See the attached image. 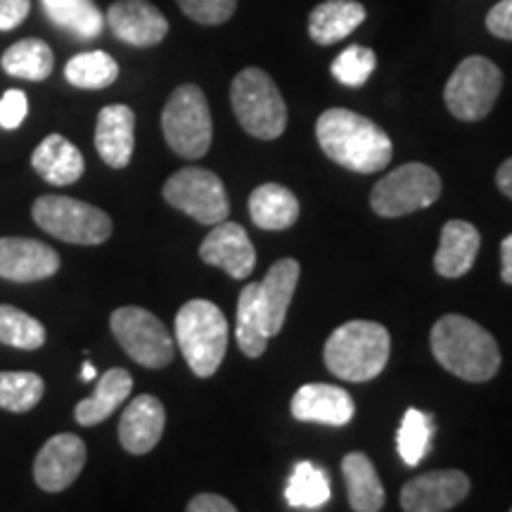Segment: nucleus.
Listing matches in <instances>:
<instances>
[{"label": "nucleus", "mask_w": 512, "mask_h": 512, "mask_svg": "<svg viewBox=\"0 0 512 512\" xmlns=\"http://www.w3.org/2000/svg\"><path fill=\"white\" fill-rule=\"evenodd\" d=\"M320 150L344 169L356 174H377L392 159V140L375 121L361 114L332 107L316 121Z\"/></svg>", "instance_id": "1"}, {"label": "nucleus", "mask_w": 512, "mask_h": 512, "mask_svg": "<svg viewBox=\"0 0 512 512\" xmlns=\"http://www.w3.org/2000/svg\"><path fill=\"white\" fill-rule=\"evenodd\" d=\"M430 344L439 366L465 382H489L501 368V349L491 332L458 313L434 323Z\"/></svg>", "instance_id": "2"}, {"label": "nucleus", "mask_w": 512, "mask_h": 512, "mask_svg": "<svg viewBox=\"0 0 512 512\" xmlns=\"http://www.w3.org/2000/svg\"><path fill=\"white\" fill-rule=\"evenodd\" d=\"M392 339L384 325L373 320H349L325 342V366L347 382H368L387 366Z\"/></svg>", "instance_id": "3"}, {"label": "nucleus", "mask_w": 512, "mask_h": 512, "mask_svg": "<svg viewBox=\"0 0 512 512\" xmlns=\"http://www.w3.org/2000/svg\"><path fill=\"white\" fill-rule=\"evenodd\" d=\"M178 349L197 377H211L228 351V320L214 302L192 299L176 313Z\"/></svg>", "instance_id": "4"}, {"label": "nucleus", "mask_w": 512, "mask_h": 512, "mask_svg": "<svg viewBox=\"0 0 512 512\" xmlns=\"http://www.w3.org/2000/svg\"><path fill=\"white\" fill-rule=\"evenodd\" d=\"M230 105L249 136L275 140L285 133V100L264 69L247 67L235 76L233 86H230Z\"/></svg>", "instance_id": "5"}, {"label": "nucleus", "mask_w": 512, "mask_h": 512, "mask_svg": "<svg viewBox=\"0 0 512 512\" xmlns=\"http://www.w3.org/2000/svg\"><path fill=\"white\" fill-rule=\"evenodd\" d=\"M162 131L176 155L185 159H200L207 155L211 136H214V124H211L209 102L200 86L183 83L171 93L162 112Z\"/></svg>", "instance_id": "6"}, {"label": "nucleus", "mask_w": 512, "mask_h": 512, "mask_svg": "<svg viewBox=\"0 0 512 512\" xmlns=\"http://www.w3.org/2000/svg\"><path fill=\"white\" fill-rule=\"evenodd\" d=\"M36 226L72 245H102L112 235V219L93 204L64 195H43L31 209Z\"/></svg>", "instance_id": "7"}, {"label": "nucleus", "mask_w": 512, "mask_h": 512, "mask_svg": "<svg viewBox=\"0 0 512 512\" xmlns=\"http://www.w3.org/2000/svg\"><path fill=\"white\" fill-rule=\"evenodd\" d=\"M501 88V69L482 55H472L465 57L451 74L444 88V100L456 119L479 121L494 110Z\"/></svg>", "instance_id": "8"}, {"label": "nucleus", "mask_w": 512, "mask_h": 512, "mask_svg": "<svg viewBox=\"0 0 512 512\" xmlns=\"http://www.w3.org/2000/svg\"><path fill=\"white\" fill-rule=\"evenodd\" d=\"M441 195V178L432 166L403 164L387 174L370 192V207L377 216L396 219L432 207Z\"/></svg>", "instance_id": "9"}, {"label": "nucleus", "mask_w": 512, "mask_h": 512, "mask_svg": "<svg viewBox=\"0 0 512 512\" xmlns=\"http://www.w3.org/2000/svg\"><path fill=\"white\" fill-rule=\"evenodd\" d=\"M110 328L138 366L159 370L174 361V339L155 313L140 306H121L110 316Z\"/></svg>", "instance_id": "10"}, {"label": "nucleus", "mask_w": 512, "mask_h": 512, "mask_svg": "<svg viewBox=\"0 0 512 512\" xmlns=\"http://www.w3.org/2000/svg\"><path fill=\"white\" fill-rule=\"evenodd\" d=\"M164 200L204 226H216L230 214L226 185L214 171L200 166H185L176 171L164 183Z\"/></svg>", "instance_id": "11"}, {"label": "nucleus", "mask_w": 512, "mask_h": 512, "mask_svg": "<svg viewBox=\"0 0 512 512\" xmlns=\"http://www.w3.org/2000/svg\"><path fill=\"white\" fill-rule=\"evenodd\" d=\"M86 465V444L76 434L62 432L43 444L34 460V482L48 494L69 489Z\"/></svg>", "instance_id": "12"}, {"label": "nucleus", "mask_w": 512, "mask_h": 512, "mask_svg": "<svg viewBox=\"0 0 512 512\" xmlns=\"http://www.w3.org/2000/svg\"><path fill=\"white\" fill-rule=\"evenodd\" d=\"M470 494V479L460 470H434L411 479L401 489L406 512H446Z\"/></svg>", "instance_id": "13"}, {"label": "nucleus", "mask_w": 512, "mask_h": 512, "mask_svg": "<svg viewBox=\"0 0 512 512\" xmlns=\"http://www.w3.org/2000/svg\"><path fill=\"white\" fill-rule=\"evenodd\" d=\"M200 259L226 271L230 278L245 280L256 266V249L240 223L221 221L200 245Z\"/></svg>", "instance_id": "14"}, {"label": "nucleus", "mask_w": 512, "mask_h": 512, "mask_svg": "<svg viewBox=\"0 0 512 512\" xmlns=\"http://www.w3.org/2000/svg\"><path fill=\"white\" fill-rule=\"evenodd\" d=\"M107 24L121 43L152 48L169 34V22L150 0H117L107 10Z\"/></svg>", "instance_id": "15"}, {"label": "nucleus", "mask_w": 512, "mask_h": 512, "mask_svg": "<svg viewBox=\"0 0 512 512\" xmlns=\"http://www.w3.org/2000/svg\"><path fill=\"white\" fill-rule=\"evenodd\" d=\"M60 271V256L46 242L0 238V278L12 283H36Z\"/></svg>", "instance_id": "16"}, {"label": "nucleus", "mask_w": 512, "mask_h": 512, "mask_svg": "<svg viewBox=\"0 0 512 512\" xmlns=\"http://www.w3.org/2000/svg\"><path fill=\"white\" fill-rule=\"evenodd\" d=\"M294 420L316 422V425L344 427L354 418V399L347 389L337 384L313 382L297 389L290 403Z\"/></svg>", "instance_id": "17"}, {"label": "nucleus", "mask_w": 512, "mask_h": 512, "mask_svg": "<svg viewBox=\"0 0 512 512\" xmlns=\"http://www.w3.org/2000/svg\"><path fill=\"white\" fill-rule=\"evenodd\" d=\"M299 264L294 259H280L268 268L266 278L256 283V306L268 339L280 335L287 309H290L294 290L299 283Z\"/></svg>", "instance_id": "18"}, {"label": "nucleus", "mask_w": 512, "mask_h": 512, "mask_svg": "<svg viewBox=\"0 0 512 512\" xmlns=\"http://www.w3.org/2000/svg\"><path fill=\"white\" fill-rule=\"evenodd\" d=\"M166 425L164 403L152 394H140L128 403L119 420V441L133 456L150 453L159 444Z\"/></svg>", "instance_id": "19"}, {"label": "nucleus", "mask_w": 512, "mask_h": 512, "mask_svg": "<svg viewBox=\"0 0 512 512\" xmlns=\"http://www.w3.org/2000/svg\"><path fill=\"white\" fill-rule=\"evenodd\" d=\"M136 147V114L128 105H107L95 124V150L112 169H124Z\"/></svg>", "instance_id": "20"}, {"label": "nucleus", "mask_w": 512, "mask_h": 512, "mask_svg": "<svg viewBox=\"0 0 512 512\" xmlns=\"http://www.w3.org/2000/svg\"><path fill=\"white\" fill-rule=\"evenodd\" d=\"M482 247V235L467 221H448L439 235V249L434 254V268L444 278H460L475 266Z\"/></svg>", "instance_id": "21"}, {"label": "nucleus", "mask_w": 512, "mask_h": 512, "mask_svg": "<svg viewBox=\"0 0 512 512\" xmlns=\"http://www.w3.org/2000/svg\"><path fill=\"white\" fill-rule=\"evenodd\" d=\"M31 166L50 185H72L86 171L81 150L60 133L43 138L31 155Z\"/></svg>", "instance_id": "22"}, {"label": "nucleus", "mask_w": 512, "mask_h": 512, "mask_svg": "<svg viewBox=\"0 0 512 512\" xmlns=\"http://www.w3.org/2000/svg\"><path fill=\"white\" fill-rule=\"evenodd\" d=\"M366 22V8L356 0H325L309 17V36L318 46H332Z\"/></svg>", "instance_id": "23"}, {"label": "nucleus", "mask_w": 512, "mask_h": 512, "mask_svg": "<svg viewBox=\"0 0 512 512\" xmlns=\"http://www.w3.org/2000/svg\"><path fill=\"white\" fill-rule=\"evenodd\" d=\"M133 389V377L124 368H112L98 380L93 396L76 403L74 418L81 427H95L105 422L128 399Z\"/></svg>", "instance_id": "24"}, {"label": "nucleus", "mask_w": 512, "mask_h": 512, "mask_svg": "<svg viewBox=\"0 0 512 512\" xmlns=\"http://www.w3.org/2000/svg\"><path fill=\"white\" fill-rule=\"evenodd\" d=\"M249 214L261 230H287L299 219V200L285 185L264 183L249 197Z\"/></svg>", "instance_id": "25"}, {"label": "nucleus", "mask_w": 512, "mask_h": 512, "mask_svg": "<svg viewBox=\"0 0 512 512\" xmlns=\"http://www.w3.org/2000/svg\"><path fill=\"white\" fill-rule=\"evenodd\" d=\"M342 472L347 479L349 503L356 512H377L384 508V486L377 475L373 460L366 453H349L342 460Z\"/></svg>", "instance_id": "26"}, {"label": "nucleus", "mask_w": 512, "mask_h": 512, "mask_svg": "<svg viewBox=\"0 0 512 512\" xmlns=\"http://www.w3.org/2000/svg\"><path fill=\"white\" fill-rule=\"evenodd\" d=\"M41 5L50 22L81 41H93L105 29V17L93 0H41Z\"/></svg>", "instance_id": "27"}, {"label": "nucleus", "mask_w": 512, "mask_h": 512, "mask_svg": "<svg viewBox=\"0 0 512 512\" xmlns=\"http://www.w3.org/2000/svg\"><path fill=\"white\" fill-rule=\"evenodd\" d=\"M0 67L5 74L24 81H46L53 74L55 55L46 41L41 38H22L12 43L0 57Z\"/></svg>", "instance_id": "28"}, {"label": "nucleus", "mask_w": 512, "mask_h": 512, "mask_svg": "<svg viewBox=\"0 0 512 512\" xmlns=\"http://www.w3.org/2000/svg\"><path fill=\"white\" fill-rule=\"evenodd\" d=\"M332 489L328 472L320 470L316 463L302 460L294 465L290 479L285 486V501L297 510H320L330 503Z\"/></svg>", "instance_id": "29"}, {"label": "nucleus", "mask_w": 512, "mask_h": 512, "mask_svg": "<svg viewBox=\"0 0 512 512\" xmlns=\"http://www.w3.org/2000/svg\"><path fill=\"white\" fill-rule=\"evenodd\" d=\"M64 79L83 91H100L119 79V64L105 50L74 55L64 67Z\"/></svg>", "instance_id": "30"}, {"label": "nucleus", "mask_w": 512, "mask_h": 512, "mask_svg": "<svg viewBox=\"0 0 512 512\" xmlns=\"http://www.w3.org/2000/svg\"><path fill=\"white\" fill-rule=\"evenodd\" d=\"M434 437V422L432 415L418 411V408H408L403 415L399 432H396V448L399 456L408 467L420 465L430 453Z\"/></svg>", "instance_id": "31"}, {"label": "nucleus", "mask_w": 512, "mask_h": 512, "mask_svg": "<svg viewBox=\"0 0 512 512\" xmlns=\"http://www.w3.org/2000/svg\"><path fill=\"white\" fill-rule=\"evenodd\" d=\"M46 392V382L41 375L29 370H12L0 373V408L10 413H29L38 406Z\"/></svg>", "instance_id": "32"}, {"label": "nucleus", "mask_w": 512, "mask_h": 512, "mask_svg": "<svg viewBox=\"0 0 512 512\" xmlns=\"http://www.w3.org/2000/svg\"><path fill=\"white\" fill-rule=\"evenodd\" d=\"M0 344L22 351H36L46 344V328L41 320L15 306L0 304Z\"/></svg>", "instance_id": "33"}, {"label": "nucleus", "mask_w": 512, "mask_h": 512, "mask_svg": "<svg viewBox=\"0 0 512 512\" xmlns=\"http://www.w3.org/2000/svg\"><path fill=\"white\" fill-rule=\"evenodd\" d=\"M235 337H238L240 351L249 358H259L266 351L268 335L264 332V323H261L259 306H256V283L245 285L240 292Z\"/></svg>", "instance_id": "34"}, {"label": "nucleus", "mask_w": 512, "mask_h": 512, "mask_svg": "<svg viewBox=\"0 0 512 512\" xmlns=\"http://www.w3.org/2000/svg\"><path fill=\"white\" fill-rule=\"evenodd\" d=\"M377 57L366 46H349L344 53H339L332 62L330 72L342 86L358 88L370 79V74L375 72Z\"/></svg>", "instance_id": "35"}, {"label": "nucleus", "mask_w": 512, "mask_h": 512, "mask_svg": "<svg viewBox=\"0 0 512 512\" xmlns=\"http://www.w3.org/2000/svg\"><path fill=\"white\" fill-rule=\"evenodd\" d=\"M178 5L192 22L216 27V24L228 22L233 17L238 0H178Z\"/></svg>", "instance_id": "36"}, {"label": "nucleus", "mask_w": 512, "mask_h": 512, "mask_svg": "<svg viewBox=\"0 0 512 512\" xmlns=\"http://www.w3.org/2000/svg\"><path fill=\"white\" fill-rule=\"evenodd\" d=\"M29 112V100L27 93L12 88L0 98V126L8 128V131H15V128L22 126V121L27 119Z\"/></svg>", "instance_id": "37"}, {"label": "nucleus", "mask_w": 512, "mask_h": 512, "mask_svg": "<svg viewBox=\"0 0 512 512\" xmlns=\"http://www.w3.org/2000/svg\"><path fill=\"white\" fill-rule=\"evenodd\" d=\"M486 29L496 38L512 41V0H501L491 8L489 15H486Z\"/></svg>", "instance_id": "38"}, {"label": "nucleus", "mask_w": 512, "mask_h": 512, "mask_svg": "<svg viewBox=\"0 0 512 512\" xmlns=\"http://www.w3.org/2000/svg\"><path fill=\"white\" fill-rule=\"evenodd\" d=\"M31 0H0V31H12L29 17Z\"/></svg>", "instance_id": "39"}, {"label": "nucleus", "mask_w": 512, "mask_h": 512, "mask_svg": "<svg viewBox=\"0 0 512 512\" xmlns=\"http://www.w3.org/2000/svg\"><path fill=\"white\" fill-rule=\"evenodd\" d=\"M188 512H235V505L223 496L200 494L188 503Z\"/></svg>", "instance_id": "40"}, {"label": "nucleus", "mask_w": 512, "mask_h": 512, "mask_svg": "<svg viewBox=\"0 0 512 512\" xmlns=\"http://www.w3.org/2000/svg\"><path fill=\"white\" fill-rule=\"evenodd\" d=\"M501 278L505 285H512V235L501 245Z\"/></svg>", "instance_id": "41"}, {"label": "nucleus", "mask_w": 512, "mask_h": 512, "mask_svg": "<svg viewBox=\"0 0 512 512\" xmlns=\"http://www.w3.org/2000/svg\"><path fill=\"white\" fill-rule=\"evenodd\" d=\"M496 183H498V190H501L503 195H508L512 200V157L508 159V162H503L501 169H498Z\"/></svg>", "instance_id": "42"}, {"label": "nucleus", "mask_w": 512, "mask_h": 512, "mask_svg": "<svg viewBox=\"0 0 512 512\" xmlns=\"http://www.w3.org/2000/svg\"><path fill=\"white\" fill-rule=\"evenodd\" d=\"M95 377H98V370H95V366L93 363H83V368H81V380L83 382H91V380H95Z\"/></svg>", "instance_id": "43"}]
</instances>
